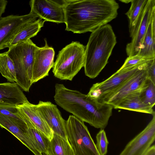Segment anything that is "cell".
Listing matches in <instances>:
<instances>
[{
	"instance_id": "14",
	"label": "cell",
	"mask_w": 155,
	"mask_h": 155,
	"mask_svg": "<svg viewBox=\"0 0 155 155\" xmlns=\"http://www.w3.org/2000/svg\"><path fill=\"white\" fill-rule=\"evenodd\" d=\"M45 45L38 47L35 52L33 66L32 84L48 76L52 68L55 51L53 48L48 46L45 39Z\"/></svg>"
},
{
	"instance_id": "10",
	"label": "cell",
	"mask_w": 155,
	"mask_h": 155,
	"mask_svg": "<svg viewBox=\"0 0 155 155\" xmlns=\"http://www.w3.org/2000/svg\"><path fill=\"white\" fill-rule=\"evenodd\" d=\"M149 63L115 90L103 97L99 101L110 104L113 107L127 96L139 91L147 78V68Z\"/></svg>"
},
{
	"instance_id": "26",
	"label": "cell",
	"mask_w": 155,
	"mask_h": 155,
	"mask_svg": "<svg viewBox=\"0 0 155 155\" xmlns=\"http://www.w3.org/2000/svg\"><path fill=\"white\" fill-rule=\"evenodd\" d=\"M97 149L100 155H106L107 152L109 142L105 132L104 129H101L96 136Z\"/></svg>"
},
{
	"instance_id": "20",
	"label": "cell",
	"mask_w": 155,
	"mask_h": 155,
	"mask_svg": "<svg viewBox=\"0 0 155 155\" xmlns=\"http://www.w3.org/2000/svg\"><path fill=\"white\" fill-rule=\"evenodd\" d=\"M45 21L38 18L28 23L13 38L6 48L13 47L36 36L43 27Z\"/></svg>"
},
{
	"instance_id": "29",
	"label": "cell",
	"mask_w": 155,
	"mask_h": 155,
	"mask_svg": "<svg viewBox=\"0 0 155 155\" xmlns=\"http://www.w3.org/2000/svg\"><path fill=\"white\" fill-rule=\"evenodd\" d=\"M147 77L155 84V59L149 63L147 68Z\"/></svg>"
},
{
	"instance_id": "28",
	"label": "cell",
	"mask_w": 155,
	"mask_h": 155,
	"mask_svg": "<svg viewBox=\"0 0 155 155\" xmlns=\"http://www.w3.org/2000/svg\"><path fill=\"white\" fill-rule=\"evenodd\" d=\"M0 114L14 118L22 120L18 106L0 104Z\"/></svg>"
},
{
	"instance_id": "22",
	"label": "cell",
	"mask_w": 155,
	"mask_h": 155,
	"mask_svg": "<svg viewBox=\"0 0 155 155\" xmlns=\"http://www.w3.org/2000/svg\"><path fill=\"white\" fill-rule=\"evenodd\" d=\"M46 155H76L68 139L54 133Z\"/></svg>"
},
{
	"instance_id": "11",
	"label": "cell",
	"mask_w": 155,
	"mask_h": 155,
	"mask_svg": "<svg viewBox=\"0 0 155 155\" xmlns=\"http://www.w3.org/2000/svg\"><path fill=\"white\" fill-rule=\"evenodd\" d=\"M38 18L30 12L22 15H11L0 19V50L6 48L13 38L28 22Z\"/></svg>"
},
{
	"instance_id": "19",
	"label": "cell",
	"mask_w": 155,
	"mask_h": 155,
	"mask_svg": "<svg viewBox=\"0 0 155 155\" xmlns=\"http://www.w3.org/2000/svg\"><path fill=\"white\" fill-rule=\"evenodd\" d=\"M155 12L151 18L137 55L149 60L155 59Z\"/></svg>"
},
{
	"instance_id": "15",
	"label": "cell",
	"mask_w": 155,
	"mask_h": 155,
	"mask_svg": "<svg viewBox=\"0 0 155 155\" xmlns=\"http://www.w3.org/2000/svg\"><path fill=\"white\" fill-rule=\"evenodd\" d=\"M36 105L39 113L54 133L68 139L66 128V120L63 118L57 106L48 101H39Z\"/></svg>"
},
{
	"instance_id": "16",
	"label": "cell",
	"mask_w": 155,
	"mask_h": 155,
	"mask_svg": "<svg viewBox=\"0 0 155 155\" xmlns=\"http://www.w3.org/2000/svg\"><path fill=\"white\" fill-rule=\"evenodd\" d=\"M28 99L16 82L0 83V104L19 106L28 102Z\"/></svg>"
},
{
	"instance_id": "2",
	"label": "cell",
	"mask_w": 155,
	"mask_h": 155,
	"mask_svg": "<svg viewBox=\"0 0 155 155\" xmlns=\"http://www.w3.org/2000/svg\"><path fill=\"white\" fill-rule=\"evenodd\" d=\"M55 102L66 111L97 128L104 129L112 115L113 106L93 99L80 91L61 84L55 86Z\"/></svg>"
},
{
	"instance_id": "1",
	"label": "cell",
	"mask_w": 155,
	"mask_h": 155,
	"mask_svg": "<svg viewBox=\"0 0 155 155\" xmlns=\"http://www.w3.org/2000/svg\"><path fill=\"white\" fill-rule=\"evenodd\" d=\"M119 8L115 0H65V30L92 32L115 18Z\"/></svg>"
},
{
	"instance_id": "21",
	"label": "cell",
	"mask_w": 155,
	"mask_h": 155,
	"mask_svg": "<svg viewBox=\"0 0 155 155\" xmlns=\"http://www.w3.org/2000/svg\"><path fill=\"white\" fill-rule=\"evenodd\" d=\"M19 109L20 116L27 124L31 137L35 145L41 153L46 155L50 140Z\"/></svg>"
},
{
	"instance_id": "5",
	"label": "cell",
	"mask_w": 155,
	"mask_h": 155,
	"mask_svg": "<svg viewBox=\"0 0 155 155\" xmlns=\"http://www.w3.org/2000/svg\"><path fill=\"white\" fill-rule=\"evenodd\" d=\"M85 46L78 41H72L60 51L52 67L56 78L72 81L84 67Z\"/></svg>"
},
{
	"instance_id": "4",
	"label": "cell",
	"mask_w": 155,
	"mask_h": 155,
	"mask_svg": "<svg viewBox=\"0 0 155 155\" xmlns=\"http://www.w3.org/2000/svg\"><path fill=\"white\" fill-rule=\"evenodd\" d=\"M38 46L31 39L8 48V54L15 66L16 83L24 91L28 92L32 84L33 66Z\"/></svg>"
},
{
	"instance_id": "23",
	"label": "cell",
	"mask_w": 155,
	"mask_h": 155,
	"mask_svg": "<svg viewBox=\"0 0 155 155\" xmlns=\"http://www.w3.org/2000/svg\"><path fill=\"white\" fill-rule=\"evenodd\" d=\"M0 73L10 82H16L14 64L8 54L7 51L0 53Z\"/></svg>"
},
{
	"instance_id": "3",
	"label": "cell",
	"mask_w": 155,
	"mask_h": 155,
	"mask_svg": "<svg viewBox=\"0 0 155 155\" xmlns=\"http://www.w3.org/2000/svg\"><path fill=\"white\" fill-rule=\"evenodd\" d=\"M116 43V36L109 24L91 32L85 46L84 67L86 76L94 79L99 74L107 63Z\"/></svg>"
},
{
	"instance_id": "18",
	"label": "cell",
	"mask_w": 155,
	"mask_h": 155,
	"mask_svg": "<svg viewBox=\"0 0 155 155\" xmlns=\"http://www.w3.org/2000/svg\"><path fill=\"white\" fill-rule=\"evenodd\" d=\"M139 90L127 96L114 106L113 108L124 109L152 115L155 112L153 109V107L145 104L141 101L139 96Z\"/></svg>"
},
{
	"instance_id": "13",
	"label": "cell",
	"mask_w": 155,
	"mask_h": 155,
	"mask_svg": "<svg viewBox=\"0 0 155 155\" xmlns=\"http://www.w3.org/2000/svg\"><path fill=\"white\" fill-rule=\"evenodd\" d=\"M0 126L12 134L35 155H43L34 142L27 125L23 119L19 120L0 114Z\"/></svg>"
},
{
	"instance_id": "12",
	"label": "cell",
	"mask_w": 155,
	"mask_h": 155,
	"mask_svg": "<svg viewBox=\"0 0 155 155\" xmlns=\"http://www.w3.org/2000/svg\"><path fill=\"white\" fill-rule=\"evenodd\" d=\"M155 112L146 127L126 145L119 155H144L155 139Z\"/></svg>"
},
{
	"instance_id": "25",
	"label": "cell",
	"mask_w": 155,
	"mask_h": 155,
	"mask_svg": "<svg viewBox=\"0 0 155 155\" xmlns=\"http://www.w3.org/2000/svg\"><path fill=\"white\" fill-rule=\"evenodd\" d=\"M139 96L145 104L153 107L155 104V84L147 78L139 91Z\"/></svg>"
},
{
	"instance_id": "8",
	"label": "cell",
	"mask_w": 155,
	"mask_h": 155,
	"mask_svg": "<svg viewBox=\"0 0 155 155\" xmlns=\"http://www.w3.org/2000/svg\"><path fill=\"white\" fill-rule=\"evenodd\" d=\"M155 12V0H147L130 36L131 41L126 45V50L128 56L138 54L149 23Z\"/></svg>"
},
{
	"instance_id": "24",
	"label": "cell",
	"mask_w": 155,
	"mask_h": 155,
	"mask_svg": "<svg viewBox=\"0 0 155 155\" xmlns=\"http://www.w3.org/2000/svg\"><path fill=\"white\" fill-rule=\"evenodd\" d=\"M147 0H131V6L125 14L129 20V28L130 37L131 35L137 21L147 2Z\"/></svg>"
},
{
	"instance_id": "27",
	"label": "cell",
	"mask_w": 155,
	"mask_h": 155,
	"mask_svg": "<svg viewBox=\"0 0 155 155\" xmlns=\"http://www.w3.org/2000/svg\"><path fill=\"white\" fill-rule=\"evenodd\" d=\"M151 60H148L138 55L129 56L127 58L122 66L117 71H121L127 70L137 65Z\"/></svg>"
},
{
	"instance_id": "30",
	"label": "cell",
	"mask_w": 155,
	"mask_h": 155,
	"mask_svg": "<svg viewBox=\"0 0 155 155\" xmlns=\"http://www.w3.org/2000/svg\"><path fill=\"white\" fill-rule=\"evenodd\" d=\"M144 155H155V146L152 145Z\"/></svg>"
},
{
	"instance_id": "31",
	"label": "cell",
	"mask_w": 155,
	"mask_h": 155,
	"mask_svg": "<svg viewBox=\"0 0 155 155\" xmlns=\"http://www.w3.org/2000/svg\"><path fill=\"white\" fill-rule=\"evenodd\" d=\"M131 0H120V1L121 2H122L124 3H128L130 2Z\"/></svg>"
},
{
	"instance_id": "7",
	"label": "cell",
	"mask_w": 155,
	"mask_h": 155,
	"mask_svg": "<svg viewBox=\"0 0 155 155\" xmlns=\"http://www.w3.org/2000/svg\"><path fill=\"white\" fill-rule=\"evenodd\" d=\"M151 61L145 62L127 70L117 71L106 80L93 84L87 95L93 99L99 101L115 90Z\"/></svg>"
},
{
	"instance_id": "9",
	"label": "cell",
	"mask_w": 155,
	"mask_h": 155,
	"mask_svg": "<svg viewBox=\"0 0 155 155\" xmlns=\"http://www.w3.org/2000/svg\"><path fill=\"white\" fill-rule=\"evenodd\" d=\"M65 0H32L29 2L30 12L45 21L65 23Z\"/></svg>"
},
{
	"instance_id": "17",
	"label": "cell",
	"mask_w": 155,
	"mask_h": 155,
	"mask_svg": "<svg viewBox=\"0 0 155 155\" xmlns=\"http://www.w3.org/2000/svg\"><path fill=\"white\" fill-rule=\"evenodd\" d=\"M18 106L38 129L50 141L53 137L54 132L39 113L37 105L28 102Z\"/></svg>"
},
{
	"instance_id": "6",
	"label": "cell",
	"mask_w": 155,
	"mask_h": 155,
	"mask_svg": "<svg viewBox=\"0 0 155 155\" xmlns=\"http://www.w3.org/2000/svg\"><path fill=\"white\" fill-rule=\"evenodd\" d=\"M67 135L76 155H100L84 122L73 115L66 120Z\"/></svg>"
}]
</instances>
